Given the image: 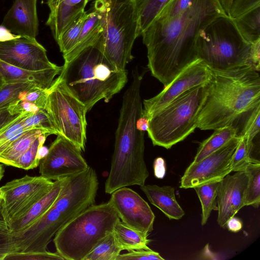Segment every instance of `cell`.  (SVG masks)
I'll use <instances>...</instances> for the list:
<instances>
[{
  "label": "cell",
  "instance_id": "1",
  "mask_svg": "<svg viewBox=\"0 0 260 260\" xmlns=\"http://www.w3.org/2000/svg\"><path fill=\"white\" fill-rule=\"evenodd\" d=\"M227 15L219 0H192L182 13L165 21L154 20L143 32L152 75L167 86L198 59L199 31L215 18Z\"/></svg>",
  "mask_w": 260,
  "mask_h": 260
},
{
  "label": "cell",
  "instance_id": "2",
  "mask_svg": "<svg viewBox=\"0 0 260 260\" xmlns=\"http://www.w3.org/2000/svg\"><path fill=\"white\" fill-rule=\"evenodd\" d=\"M142 78L136 68L123 96L110 171L105 183V192L108 194L122 187L143 186L149 176L144 160V132L136 126L143 110L140 94Z\"/></svg>",
  "mask_w": 260,
  "mask_h": 260
},
{
  "label": "cell",
  "instance_id": "3",
  "mask_svg": "<svg viewBox=\"0 0 260 260\" xmlns=\"http://www.w3.org/2000/svg\"><path fill=\"white\" fill-rule=\"evenodd\" d=\"M211 71L196 122L197 128L202 130H215L233 125L260 104L258 71L249 67Z\"/></svg>",
  "mask_w": 260,
  "mask_h": 260
},
{
  "label": "cell",
  "instance_id": "4",
  "mask_svg": "<svg viewBox=\"0 0 260 260\" xmlns=\"http://www.w3.org/2000/svg\"><path fill=\"white\" fill-rule=\"evenodd\" d=\"M62 67L56 80L87 111L101 100L109 102L127 81L126 71L119 70L93 46L83 50Z\"/></svg>",
  "mask_w": 260,
  "mask_h": 260
},
{
  "label": "cell",
  "instance_id": "5",
  "mask_svg": "<svg viewBox=\"0 0 260 260\" xmlns=\"http://www.w3.org/2000/svg\"><path fill=\"white\" fill-rule=\"evenodd\" d=\"M119 219L109 202L89 206L55 234L53 243L56 252L64 259L84 260Z\"/></svg>",
  "mask_w": 260,
  "mask_h": 260
},
{
  "label": "cell",
  "instance_id": "6",
  "mask_svg": "<svg viewBox=\"0 0 260 260\" xmlns=\"http://www.w3.org/2000/svg\"><path fill=\"white\" fill-rule=\"evenodd\" d=\"M196 45L198 59L211 70L252 68L250 58L252 44L244 39L233 19L227 15L215 18L202 28Z\"/></svg>",
  "mask_w": 260,
  "mask_h": 260
},
{
  "label": "cell",
  "instance_id": "7",
  "mask_svg": "<svg viewBox=\"0 0 260 260\" xmlns=\"http://www.w3.org/2000/svg\"><path fill=\"white\" fill-rule=\"evenodd\" d=\"M102 16L103 32L93 46L119 70H125L132 60V50L139 37L137 15L133 0H94Z\"/></svg>",
  "mask_w": 260,
  "mask_h": 260
},
{
  "label": "cell",
  "instance_id": "8",
  "mask_svg": "<svg viewBox=\"0 0 260 260\" xmlns=\"http://www.w3.org/2000/svg\"><path fill=\"white\" fill-rule=\"evenodd\" d=\"M207 83L186 91L150 116L147 132L154 146L170 149L194 132Z\"/></svg>",
  "mask_w": 260,
  "mask_h": 260
},
{
  "label": "cell",
  "instance_id": "9",
  "mask_svg": "<svg viewBox=\"0 0 260 260\" xmlns=\"http://www.w3.org/2000/svg\"><path fill=\"white\" fill-rule=\"evenodd\" d=\"M45 109L58 135L69 140L80 150H85L86 140V108L68 91L56 79L48 89Z\"/></svg>",
  "mask_w": 260,
  "mask_h": 260
},
{
  "label": "cell",
  "instance_id": "10",
  "mask_svg": "<svg viewBox=\"0 0 260 260\" xmlns=\"http://www.w3.org/2000/svg\"><path fill=\"white\" fill-rule=\"evenodd\" d=\"M53 184L51 180L41 176L26 175L2 186V212L8 226L24 215L50 190Z\"/></svg>",
  "mask_w": 260,
  "mask_h": 260
},
{
  "label": "cell",
  "instance_id": "11",
  "mask_svg": "<svg viewBox=\"0 0 260 260\" xmlns=\"http://www.w3.org/2000/svg\"><path fill=\"white\" fill-rule=\"evenodd\" d=\"M237 136L223 146L197 162H191L181 178L180 187L193 188L221 180L232 172V155L240 140Z\"/></svg>",
  "mask_w": 260,
  "mask_h": 260
},
{
  "label": "cell",
  "instance_id": "12",
  "mask_svg": "<svg viewBox=\"0 0 260 260\" xmlns=\"http://www.w3.org/2000/svg\"><path fill=\"white\" fill-rule=\"evenodd\" d=\"M39 167L40 176L51 180L81 173L89 167L81 150L59 135L40 160Z\"/></svg>",
  "mask_w": 260,
  "mask_h": 260
},
{
  "label": "cell",
  "instance_id": "13",
  "mask_svg": "<svg viewBox=\"0 0 260 260\" xmlns=\"http://www.w3.org/2000/svg\"><path fill=\"white\" fill-rule=\"evenodd\" d=\"M211 70L200 59L186 68L164 89L153 98L143 101L142 115L149 119L150 116L169 104L186 91L207 84L211 77Z\"/></svg>",
  "mask_w": 260,
  "mask_h": 260
},
{
  "label": "cell",
  "instance_id": "14",
  "mask_svg": "<svg viewBox=\"0 0 260 260\" xmlns=\"http://www.w3.org/2000/svg\"><path fill=\"white\" fill-rule=\"evenodd\" d=\"M0 60L30 71L46 70L59 67L49 60L46 50L36 38L20 36L0 42Z\"/></svg>",
  "mask_w": 260,
  "mask_h": 260
},
{
  "label": "cell",
  "instance_id": "15",
  "mask_svg": "<svg viewBox=\"0 0 260 260\" xmlns=\"http://www.w3.org/2000/svg\"><path fill=\"white\" fill-rule=\"evenodd\" d=\"M111 194L108 202L123 223L148 234L153 231L154 214L147 202L137 192L127 187H122Z\"/></svg>",
  "mask_w": 260,
  "mask_h": 260
},
{
  "label": "cell",
  "instance_id": "16",
  "mask_svg": "<svg viewBox=\"0 0 260 260\" xmlns=\"http://www.w3.org/2000/svg\"><path fill=\"white\" fill-rule=\"evenodd\" d=\"M248 177L245 170L229 174L219 181L217 192V222L225 228L228 221L245 206Z\"/></svg>",
  "mask_w": 260,
  "mask_h": 260
},
{
  "label": "cell",
  "instance_id": "17",
  "mask_svg": "<svg viewBox=\"0 0 260 260\" xmlns=\"http://www.w3.org/2000/svg\"><path fill=\"white\" fill-rule=\"evenodd\" d=\"M37 2L14 0L4 18L2 25L15 35L36 38L39 27Z\"/></svg>",
  "mask_w": 260,
  "mask_h": 260
},
{
  "label": "cell",
  "instance_id": "18",
  "mask_svg": "<svg viewBox=\"0 0 260 260\" xmlns=\"http://www.w3.org/2000/svg\"><path fill=\"white\" fill-rule=\"evenodd\" d=\"M62 67L56 69L30 71L18 68L0 60V71L5 83L29 82L43 89H49L55 77L59 75Z\"/></svg>",
  "mask_w": 260,
  "mask_h": 260
},
{
  "label": "cell",
  "instance_id": "19",
  "mask_svg": "<svg viewBox=\"0 0 260 260\" xmlns=\"http://www.w3.org/2000/svg\"><path fill=\"white\" fill-rule=\"evenodd\" d=\"M62 183V178L55 180L52 188L45 196L36 203L24 215L9 224L12 236L16 237L22 234L50 208L60 195Z\"/></svg>",
  "mask_w": 260,
  "mask_h": 260
},
{
  "label": "cell",
  "instance_id": "20",
  "mask_svg": "<svg viewBox=\"0 0 260 260\" xmlns=\"http://www.w3.org/2000/svg\"><path fill=\"white\" fill-rule=\"evenodd\" d=\"M90 0H62L50 10L46 22L56 41L68 25L82 12Z\"/></svg>",
  "mask_w": 260,
  "mask_h": 260
},
{
  "label": "cell",
  "instance_id": "21",
  "mask_svg": "<svg viewBox=\"0 0 260 260\" xmlns=\"http://www.w3.org/2000/svg\"><path fill=\"white\" fill-rule=\"evenodd\" d=\"M149 202L169 219L179 220L185 212L176 200L175 189L171 186L144 185L140 186Z\"/></svg>",
  "mask_w": 260,
  "mask_h": 260
},
{
  "label": "cell",
  "instance_id": "22",
  "mask_svg": "<svg viewBox=\"0 0 260 260\" xmlns=\"http://www.w3.org/2000/svg\"><path fill=\"white\" fill-rule=\"evenodd\" d=\"M103 30L101 13L92 3L88 10V16L84 23L75 46L63 58L64 63L70 61L85 49L93 46L99 40Z\"/></svg>",
  "mask_w": 260,
  "mask_h": 260
},
{
  "label": "cell",
  "instance_id": "23",
  "mask_svg": "<svg viewBox=\"0 0 260 260\" xmlns=\"http://www.w3.org/2000/svg\"><path fill=\"white\" fill-rule=\"evenodd\" d=\"M113 232L115 239L122 250H150L148 245L151 240L149 234L132 229L120 219L115 223Z\"/></svg>",
  "mask_w": 260,
  "mask_h": 260
},
{
  "label": "cell",
  "instance_id": "24",
  "mask_svg": "<svg viewBox=\"0 0 260 260\" xmlns=\"http://www.w3.org/2000/svg\"><path fill=\"white\" fill-rule=\"evenodd\" d=\"M238 129L234 125L217 129L199 147L192 162H197L220 149L233 138L238 136Z\"/></svg>",
  "mask_w": 260,
  "mask_h": 260
},
{
  "label": "cell",
  "instance_id": "25",
  "mask_svg": "<svg viewBox=\"0 0 260 260\" xmlns=\"http://www.w3.org/2000/svg\"><path fill=\"white\" fill-rule=\"evenodd\" d=\"M45 134L51 135L47 131L41 129L26 131L0 153V163L12 166L13 163L30 147L36 139Z\"/></svg>",
  "mask_w": 260,
  "mask_h": 260
},
{
  "label": "cell",
  "instance_id": "26",
  "mask_svg": "<svg viewBox=\"0 0 260 260\" xmlns=\"http://www.w3.org/2000/svg\"><path fill=\"white\" fill-rule=\"evenodd\" d=\"M137 15L138 36L153 22L170 0H133Z\"/></svg>",
  "mask_w": 260,
  "mask_h": 260
},
{
  "label": "cell",
  "instance_id": "27",
  "mask_svg": "<svg viewBox=\"0 0 260 260\" xmlns=\"http://www.w3.org/2000/svg\"><path fill=\"white\" fill-rule=\"evenodd\" d=\"M244 39L250 44L260 40V6L233 19Z\"/></svg>",
  "mask_w": 260,
  "mask_h": 260
},
{
  "label": "cell",
  "instance_id": "28",
  "mask_svg": "<svg viewBox=\"0 0 260 260\" xmlns=\"http://www.w3.org/2000/svg\"><path fill=\"white\" fill-rule=\"evenodd\" d=\"M219 181L207 183L194 188L202 206L201 224L207 222L212 211L217 210V192Z\"/></svg>",
  "mask_w": 260,
  "mask_h": 260
},
{
  "label": "cell",
  "instance_id": "29",
  "mask_svg": "<svg viewBox=\"0 0 260 260\" xmlns=\"http://www.w3.org/2000/svg\"><path fill=\"white\" fill-rule=\"evenodd\" d=\"M87 16L88 11L82 12L68 25L57 41L63 58L75 46Z\"/></svg>",
  "mask_w": 260,
  "mask_h": 260
},
{
  "label": "cell",
  "instance_id": "30",
  "mask_svg": "<svg viewBox=\"0 0 260 260\" xmlns=\"http://www.w3.org/2000/svg\"><path fill=\"white\" fill-rule=\"evenodd\" d=\"M121 251L112 231L106 233L84 260H116Z\"/></svg>",
  "mask_w": 260,
  "mask_h": 260
},
{
  "label": "cell",
  "instance_id": "31",
  "mask_svg": "<svg viewBox=\"0 0 260 260\" xmlns=\"http://www.w3.org/2000/svg\"><path fill=\"white\" fill-rule=\"evenodd\" d=\"M248 180L245 200V206L258 208L260 203V162H250L244 170Z\"/></svg>",
  "mask_w": 260,
  "mask_h": 260
},
{
  "label": "cell",
  "instance_id": "32",
  "mask_svg": "<svg viewBox=\"0 0 260 260\" xmlns=\"http://www.w3.org/2000/svg\"><path fill=\"white\" fill-rule=\"evenodd\" d=\"M35 87L29 82L5 83L0 89V110L18 104L22 95Z\"/></svg>",
  "mask_w": 260,
  "mask_h": 260
},
{
  "label": "cell",
  "instance_id": "33",
  "mask_svg": "<svg viewBox=\"0 0 260 260\" xmlns=\"http://www.w3.org/2000/svg\"><path fill=\"white\" fill-rule=\"evenodd\" d=\"M240 140L231 158L230 168L232 172L244 170L250 162H255L252 159L253 147L245 136H240Z\"/></svg>",
  "mask_w": 260,
  "mask_h": 260
},
{
  "label": "cell",
  "instance_id": "34",
  "mask_svg": "<svg viewBox=\"0 0 260 260\" xmlns=\"http://www.w3.org/2000/svg\"><path fill=\"white\" fill-rule=\"evenodd\" d=\"M49 135L42 134L32 143L30 147L12 164V166L28 170L39 166L40 159L38 156L39 148L43 146Z\"/></svg>",
  "mask_w": 260,
  "mask_h": 260
},
{
  "label": "cell",
  "instance_id": "35",
  "mask_svg": "<svg viewBox=\"0 0 260 260\" xmlns=\"http://www.w3.org/2000/svg\"><path fill=\"white\" fill-rule=\"evenodd\" d=\"M23 125L26 131L32 129H41L51 135H58L53 122L45 109H40L34 114H29L22 119Z\"/></svg>",
  "mask_w": 260,
  "mask_h": 260
},
{
  "label": "cell",
  "instance_id": "36",
  "mask_svg": "<svg viewBox=\"0 0 260 260\" xmlns=\"http://www.w3.org/2000/svg\"><path fill=\"white\" fill-rule=\"evenodd\" d=\"M29 114L34 113H22L9 124L0 129V153L26 131L23 125L22 119Z\"/></svg>",
  "mask_w": 260,
  "mask_h": 260
},
{
  "label": "cell",
  "instance_id": "37",
  "mask_svg": "<svg viewBox=\"0 0 260 260\" xmlns=\"http://www.w3.org/2000/svg\"><path fill=\"white\" fill-rule=\"evenodd\" d=\"M245 120L238 136H245L253 149V141L259 133L260 104L245 114Z\"/></svg>",
  "mask_w": 260,
  "mask_h": 260
},
{
  "label": "cell",
  "instance_id": "38",
  "mask_svg": "<svg viewBox=\"0 0 260 260\" xmlns=\"http://www.w3.org/2000/svg\"><path fill=\"white\" fill-rule=\"evenodd\" d=\"M191 1L192 0H170L154 20L165 21L177 16L189 6Z\"/></svg>",
  "mask_w": 260,
  "mask_h": 260
},
{
  "label": "cell",
  "instance_id": "39",
  "mask_svg": "<svg viewBox=\"0 0 260 260\" xmlns=\"http://www.w3.org/2000/svg\"><path fill=\"white\" fill-rule=\"evenodd\" d=\"M64 260L57 252H45L11 253L5 257L4 260Z\"/></svg>",
  "mask_w": 260,
  "mask_h": 260
},
{
  "label": "cell",
  "instance_id": "40",
  "mask_svg": "<svg viewBox=\"0 0 260 260\" xmlns=\"http://www.w3.org/2000/svg\"><path fill=\"white\" fill-rule=\"evenodd\" d=\"M48 94V89H43L38 87H35L25 92L22 95L21 101L32 103L39 109H45Z\"/></svg>",
  "mask_w": 260,
  "mask_h": 260
},
{
  "label": "cell",
  "instance_id": "41",
  "mask_svg": "<svg viewBox=\"0 0 260 260\" xmlns=\"http://www.w3.org/2000/svg\"><path fill=\"white\" fill-rule=\"evenodd\" d=\"M158 252L150 250H136L119 254L116 260H164Z\"/></svg>",
  "mask_w": 260,
  "mask_h": 260
},
{
  "label": "cell",
  "instance_id": "42",
  "mask_svg": "<svg viewBox=\"0 0 260 260\" xmlns=\"http://www.w3.org/2000/svg\"><path fill=\"white\" fill-rule=\"evenodd\" d=\"M259 6L260 0H233L227 15L234 19Z\"/></svg>",
  "mask_w": 260,
  "mask_h": 260
},
{
  "label": "cell",
  "instance_id": "43",
  "mask_svg": "<svg viewBox=\"0 0 260 260\" xmlns=\"http://www.w3.org/2000/svg\"><path fill=\"white\" fill-rule=\"evenodd\" d=\"M16 252L13 237L10 234L0 233V260L8 254Z\"/></svg>",
  "mask_w": 260,
  "mask_h": 260
},
{
  "label": "cell",
  "instance_id": "44",
  "mask_svg": "<svg viewBox=\"0 0 260 260\" xmlns=\"http://www.w3.org/2000/svg\"><path fill=\"white\" fill-rule=\"evenodd\" d=\"M21 114L16 105L0 110V129L15 120Z\"/></svg>",
  "mask_w": 260,
  "mask_h": 260
},
{
  "label": "cell",
  "instance_id": "45",
  "mask_svg": "<svg viewBox=\"0 0 260 260\" xmlns=\"http://www.w3.org/2000/svg\"><path fill=\"white\" fill-rule=\"evenodd\" d=\"M250 58L252 68L259 72L260 70V40L252 44Z\"/></svg>",
  "mask_w": 260,
  "mask_h": 260
},
{
  "label": "cell",
  "instance_id": "46",
  "mask_svg": "<svg viewBox=\"0 0 260 260\" xmlns=\"http://www.w3.org/2000/svg\"><path fill=\"white\" fill-rule=\"evenodd\" d=\"M154 172L155 176L158 178H162L166 173V165L164 159L157 157L154 162Z\"/></svg>",
  "mask_w": 260,
  "mask_h": 260
},
{
  "label": "cell",
  "instance_id": "47",
  "mask_svg": "<svg viewBox=\"0 0 260 260\" xmlns=\"http://www.w3.org/2000/svg\"><path fill=\"white\" fill-rule=\"evenodd\" d=\"M18 106L22 113H35L40 109L35 105L25 101L19 102Z\"/></svg>",
  "mask_w": 260,
  "mask_h": 260
},
{
  "label": "cell",
  "instance_id": "48",
  "mask_svg": "<svg viewBox=\"0 0 260 260\" xmlns=\"http://www.w3.org/2000/svg\"><path fill=\"white\" fill-rule=\"evenodd\" d=\"M226 228L232 232H238L242 228V222L239 218L234 216L228 221Z\"/></svg>",
  "mask_w": 260,
  "mask_h": 260
},
{
  "label": "cell",
  "instance_id": "49",
  "mask_svg": "<svg viewBox=\"0 0 260 260\" xmlns=\"http://www.w3.org/2000/svg\"><path fill=\"white\" fill-rule=\"evenodd\" d=\"M18 36L13 34L3 25H0V42H4L15 38Z\"/></svg>",
  "mask_w": 260,
  "mask_h": 260
},
{
  "label": "cell",
  "instance_id": "50",
  "mask_svg": "<svg viewBox=\"0 0 260 260\" xmlns=\"http://www.w3.org/2000/svg\"><path fill=\"white\" fill-rule=\"evenodd\" d=\"M149 126V119L142 115L139 117L136 121V126L138 130L142 132L147 131Z\"/></svg>",
  "mask_w": 260,
  "mask_h": 260
},
{
  "label": "cell",
  "instance_id": "51",
  "mask_svg": "<svg viewBox=\"0 0 260 260\" xmlns=\"http://www.w3.org/2000/svg\"><path fill=\"white\" fill-rule=\"evenodd\" d=\"M2 200L3 199L0 198V233L10 234L9 227L5 221L2 212Z\"/></svg>",
  "mask_w": 260,
  "mask_h": 260
},
{
  "label": "cell",
  "instance_id": "52",
  "mask_svg": "<svg viewBox=\"0 0 260 260\" xmlns=\"http://www.w3.org/2000/svg\"><path fill=\"white\" fill-rule=\"evenodd\" d=\"M222 8L226 14L229 13L233 0H219Z\"/></svg>",
  "mask_w": 260,
  "mask_h": 260
},
{
  "label": "cell",
  "instance_id": "53",
  "mask_svg": "<svg viewBox=\"0 0 260 260\" xmlns=\"http://www.w3.org/2000/svg\"><path fill=\"white\" fill-rule=\"evenodd\" d=\"M5 168L3 164L0 163V181L4 176Z\"/></svg>",
  "mask_w": 260,
  "mask_h": 260
},
{
  "label": "cell",
  "instance_id": "54",
  "mask_svg": "<svg viewBox=\"0 0 260 260\" xmlns=\"http://www.w3.org/2000/svg\"><path fill=\"white\" fill-rule=\"evenodd\" d=\"M4 84H5V81L4 80L3 76L0 71V89L4 85Z\"/></svg>",
  "mask_w": 260,
  "mask_h": 260
},
{
  "label": "cell",
  "instance_id": "55",
  "mask_svg": "<svg viewBox=\"0 0 260 260\" xmlns=\"http://www.w3.org/2000/svg\"><path fill=\"white\" fill-rule=\"evenodd\" d=\"M0 198L3 199V192L0 187Z\"/></svg>",
  "mask_w": 260,
  "mask_h": 260
}]
</instances>
